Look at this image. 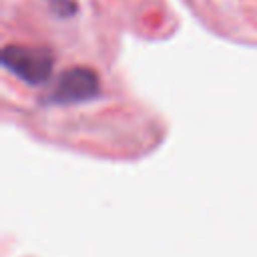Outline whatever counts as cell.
<instances>
[{"instance_id": "1", "label": "cell", "mask_w": 257, "mask_h": 257, "mask_svg": "<svg viewBox=\"0 0 257 257\" xmlns=\"http://www.w3.org/2000/svg\"><path fill=\"white\" fill-rule=\"evenodd\" d=\"M2 64L28 84H42L48 80L54 58L46 48L10 44L2 50Z\"/></svg>"}, {"instance_id": "2", "label": "cell", "mask_w": 257, "mask_h": 257, "mask_svg": "<svg viewBox=\"0 0 257 257\" xmlns=\"http://www.w3.org/2000/svg\"><path fill=\"white\" fill-rule=\"evenodd\" d=\"M100 92V78L88 66H72L64 70L50 94V102L56 104H74L94 98Z\"/></svg>"}]
</instances>
